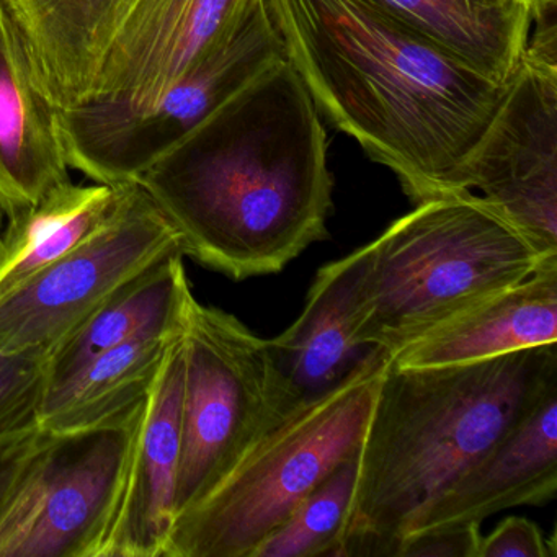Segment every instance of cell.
Masks as SVG:
<instances>
[{"label":"cell","mask_w":557,"mask_h":557,"mask_svg":"<svg viewBox=\"0 0 557 557\" xmlns=\"http://www.w3.org/2000/svg\"><path fill=\"white\" fill-rule=\"evenodd\" d=\"M481 524L435 528L406 534L396 557H478Z\"/></svg>","instance_id":"d4e9b609"},{"label":"cell","mask_w":557,"mask_h":557,"mask_svg":"<svg viewBox=\"0 0 557 557\" xmlns=\"http://www.w3.org/2000/svg\"><path fill=\"white\" fill-rule=\"evenodd\" d=\"M50 350H0V436L38 425Z\"/></svg>","instance_id":"603a6c76"},{"label":"cell","mask_w":557,"mask_h":557,"mask_svg":"<svg viewBox=\"0 0 557 557\" xmlns=\"http://www.w3.org/2000/svg\"><path fill=\"white\" fill-rule=\"evenodd\" d=\"M557 344V257L515 283L423 332L391 361L400 368L478 363Z\"/></svg>","instance_id":"9a60e30c"},{"label":"cell","mask_w":557,"mask_h":557,"mask_svg":"<svg viewBox=\"0 0 557 557\" xmlns=\"http://www.w3.org/2000/svg\"><path fill=\"white\" fill-rule=\"evenodd\" d=\"M285 58L267 0H247L210 54L148 109L63 110L61 128L70 168L96 184H136L191 129Z\"/></svg>","instance_id":"52a82bcc"},{"label":"cell","mask_w":557,"mask_h":557,"mask_svg":"<svg viewBox=\"0 0 557 557\" xmlns=\"http://www.w3.org/2000/svg\"><path fill=\"white\" fill-rule=\"evenodd\" d=\"M305 400L276 364L269 338L194 296L184 325L175 515L200 500L257 440Z\"/></svg>","instance_id":"8992f818"},{"label":"cell","mask_w":557,"mask_h":557,"mask_svg":"<svg viewBox=\"0 0 557 557\" xmlns=\"http://www.w3.org/2000/svg\"><path fill=\"white\" fill-rule=\"evenodd\" d=\"M410 30L458 54L475 70L505 84L530 38L527 11L478 8L465 0H368Z\"/></svg>","instance_id":"44dd1931"},{"label":"cell","mask_w":557,"mask_h":557,"mask_svg":"<svg viewBox=\"0 0 557 557\" xmlns=\"http://www.w3.org/2000/svg\"><path fill=\"white\" fill-rule=\"evenodd\" d=\"M468 178L541 256H557V67L521 54Z\"/></svg>","instance_id":"30bf717a"},{"label":"cell","mask_w":557,"mask_h":557,"mask_svg":"<svg viewBox=\"0 0 557 557\" xmlns=\"http://www.w3.org/2000/svg\"><path fill=\"white\" fill-rule=\"evenodd\" d=\"M184 331L146 400L122 488L97 557H162L175 517L182 453Z\"/></svg>","instance_id":"7c38bea8"},{"label":"cell","mask_w":557,"mask_h":557,"mask_svg":"<svg viewBox=\"0 0 557 557\" xmlns=\"http://www.w3.org/2000/svg\"><path fill=\"white\" fill-rule=\"evenodd\" d=\"M51 102L79 109L94 99L107 51L135 0H4Z\"/></svg>","instance_id":"2e32d148"},{"label":"cell","mask_w":557,"mask_h":557,"mask_svg":"<svg viewBox=\"0 0 557 557\" xmlns=\"http://www.w3.org/2000/svg\"><path fill=\"white\" fill-rule=\"evenodd\" d=\"M2 216H4V213L0 210V236H2V230H4V227H2Z\"/></svg>","instance_id":"f1b7e54d"},{"label":"cell","mask_w":557,"mask_h":557,"mask_svg":"<svg viewBox=\"0 0 557 557\" xmlns=\"http://www.w3.org/2000/svg\"><path fill=\"white\" fill-rule=\"evenodd\" d=\"M191 298L182 253H171L146 267L51 348L48 393L63 386L94 358L129 338L181 332Z\"/></svg>","instance_id":"ac0fdd59"},{"label":"cell","mask_w":557,"mask_h":557,"mask_svg":"<svg viewBox=\"0 0 557 557\" xmlns=\"http://www.w3.org/2000/svg\"><path fill=\"white\" fill-rule=\"evenodd\" d=\"M171 253H182L177 231L141 185H125L96 234L0 298V350H51L120 286Z\"/></svg>","instance_id":"9c48e42d"},{"label":"cell","mask_w":557,"mask_h":557,"mask_svg":"<svg viewBox=\"0 0 557 557\" xmlns=\"http://www.w3.org/2000/svg\"><path fill=\"white\" fill-rule=\"evenodd\" d=\"M357 469L358 455L338 466L253 550L252 557H341Z\"/></svg>","instance_id":"7402d4cb"},{"label":"cell","mask_w":557,"mask_h":557,"mask_svg":"<svg viewBox=\"0 0 557 557\" xmlns=\"http://www.w3.org/2000/svg\"><path fill=\"white\" fill-rule=\"evenodd\" d=\"M247 0H135L107 51L99 109L145 110L220 44Z\"/></svg>","instance_id":"8fae6325"},{"label":"cell","mask_w":557,"mask_h":557,"mask_svg":"<svg viewBox=\"0 0 557 557\" xmlns=\"http://www.w3.org/2000/svg\"><path fill=\"white\" fill-rule=\"evenodd\" d=\"M357 250L358 337L387 357L553 259L471 191L416 205Z\"/></svg>","instance_id":"277c9868"},{"label":"cell","mask_w":557,"mask_h":557,"mask_svg":"<svg viewBox=\"0 0 557 557\" xmlns=\"http://www.w3.org/2000/svg\"><path fill=\"white\" fill-rule=\"evenodd\" d=\"M136 184L182 253L234 282L285 270L327 239L334 178L321 112L288 60L263 71Z\"/></svg>","instance_id":"6da1fadb"},{"label":"cell","mask_w":557,"mask_h":557,"mask_svg":"<svg viewBox=\"0 0 557 557\" xmlns=\"http://www.w3.org/2000/svg\"><path fill=\"white\" fill-rule=\"evenodd\" d=\"M387 355L373 350L321 396L257 440L190 507L175 515L162 557H252L338 466L358 455Z\"/></svg>","instance_id":"5b68a950"},{"label":"cell","mask_w":557,"mask_h":557,"mask_svg":"<svg viewBox=\"0 0 557 557\" xmlns=\"http://www.w3.org/2000/svg\"><path fill=\"white\" fill-rule=\"evenodd\" d=\"M556 386L557 344L451 367L400 368L387 357L341 557H396L426 505Z\"/></svg>","instance_id":"3957f363"},{"label":"cell","mask_w":557,"mask_h":557,"mask_svg":"<svg viewBox=\"0 0 557 557\" xmlns=\"http://www.w3.org/2000/svg\"><path fill=\"white\" fill-rule=\"evenodd\" d=\"M358 250L315 273L295 322L269 338L273 357L302 399L345 380L374 350L358 337Z\"/></svg>","instance_id":"e0dca14e"},{"label":"cell","mask_w":557,"mask_h":557,"mask_svg":"<svg viewBox=\"0 0 557 557\" xmlns=\"http://www.w3.org/2000/svg\"><path fill=\"white\" fill-rule=\"evenodd\" d=\"M44 436L45 429H41L40 423L22 432L0 436V517L11 504Z\"/></svg>","instance_id":"484cf974"},{"label":"cell","mask_w":557,"mask_h":557,"mask_svg":"<svg viewBox=\"0 0 557 557\" xmlns=\"http://www.w3.org/2000/svg\"><path fill=\"white\" fill-rule=\"evenodd\" d=\"M145 404L87 429L45 430L0 517V557H97Z\"/></svg>","instance_id":"ba28073f"},{"label":"cell","mask_w":557,"mask_h":557,"mask_svg":"<svg viewBox=\"0 0 557 557\" xmlns=\"http://www.w3.org/2000/svg\"><path fill=\"white\" fill-rule=\"evenodd\" d=\"M556 541L546 540L536 523L523 517L505 518L482 536L478 557H556Z\"/></svg>","instance_id":"cb8c5ba5"},{"label":"cell","mask_w":557,"mask_h":557,"mask_svg":"<svg viewBox=\"0 0 557 557\" xmlns=\"http://www.w3.org/2000/svg\"><path fill=\"white\" fill-rule=\"evenodd\" d=\"M556 492L557 386L430 502L409 533L482 524L485 518L508 508L546 505Z\"/></svg>","instance_id":"5bb4252c"},{"label":"cell","mask_w":557,"mask_h":557,"mask_svg":"<svg viewBox=\"0 0 557 557\" xmlns=\"http://www.w3.org/2000/svg\"><path fill=\"white\" fill-rule=\"evenodd\" d=\"M468 4L478 5V8H507L511 11H527V0H465Z\"/></svg>","instance_id":"4316f807"},{"label":"cell","mask_w":557,"mask_h":557,"mask_svg":"<svg viewBox=\"0 0 557 557\" xmlns=\"http://www.w3.org/2000/svg\"><path fill=\"white\" fill-rule=\"evenodd\" d=\"M123 187L70 182L9 216L0 236V298L96 234L115 211Z\"/></svg>","instance_id":"d6986e66"},{"label":"cell","mask_w":557,"mask_h":557,"mask_svg":"<svg viewBox=\"0 0 557 557\" xmlns=\"http://www.w3.org/2000/svg\"><path fill=\"white\" fill-rule=\"evenodd\" d=\"M182 331L138 335L94 358L63 386L47 394L38 420L41 429H87L138 409L148 400L169 347Z\"/></svg>","instance_id":"ffe728a7"},{"label":"cell","mask_w":557,"mask_h":557,"mask_svg":"<svg viewBox=\"0 0 557 557\" xmlns=\"http://www.w3.org/2000/svg\"><path fill=\"white\" fill-rule=\"evenodd\" d=\"M61 110L38 81L30 51L0 0V210L5 218L70 184Z\"/></svg>","instance_id":"4fadbf2b"},{"label":"cell","mask_w":557,"mask_h":557,"mask_svg":"<svg viewBox=\"0 0 557 557\" xmlns=\"http://www.w3.org/2000/svg\"><path fill=\"white\" fill-rule=\"evenodd\" d=\"M528 9H530V17L541 14V12L549 11L557 8V0H527Z\"/></svg>","instance_id":"83f0119b"},{"label":"cell","mask_w":557,"mask_h":557,"mask_svg":"<svg viewBox=\"0 0 557 557\" xmlns=\"http://www.w3.org/2000/svg\"><path fill=\"white\" fill-rule=\"evenodd\" d=\"M319 112L399 178L419 205L465 194L468 165L507 83L368 0H267Z\"/></svg>","instance_id":"7a4b0ae2"}]
</instances>
